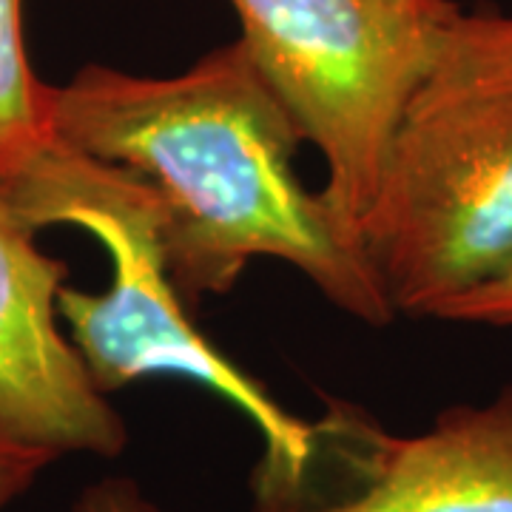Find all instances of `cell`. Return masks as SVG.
Masks as SVG:
<instances>
[{
    "mask_svg": "<svg viewBox=\"0 0 512 512\" xmlns=\"http://www.w3.org/2000/svg\"><path fill=\"white\" fill-rule=\"evenodd\" d=\"M57 458L60 456L49 453V450L20 444V441L0 433V512L12 501H18L20 495L35 484L37 476L49 464H55Z\"/></svg>",
    "mask_w": 512,
    "mask_h": 512,
    "instance_id": "9c48e42d",
    "label": "cell"
},
{
    "mask_svg": "<svg viewBox=\"0 0 512 512\" xmlns=\"http://www.w3.org/2000/svg\"><path fill=\"white\" fill-rule=\"evenodd\" d=\"M37 80L23 43V0H0V191L52 146Z\"/></svg>",
    "mask_w": 512,
    "mask_h": 512,
    "instance_id": "52a82bcc",
    "label": "cell"
},
{
    "mask_svg": "<svg viewBox=\"0 0 512 512\" xmlns=\"http://www.w3.org/2000/svg\"><path fill=\"white\" fill-rule=\"evenodd\" d=\"M259 74L322 151L319 197L353 248L404 109L458 12L453 0H231ZM365 254V251H362Z\"/></svg>",
    "mask_w": 512,
    "mask_h": 512,
    "instance_id": "277c9868",
    "label": "cell"
},
{
    "mask_svg": "<svg viewBox=\"0 0 512 512\" xmlns=\"http://www.w3.org/2000/svg\"><path fill=\"white\" fill-rule=\"evenodd\" d=\"M359 245L413 319H439L512 265V12L458 6L444 26Z\"/></svg>",
    "mask_w": 512,
    "mask_h": 512,
    "instance_id": "7a4b0ae2",
    "label": "cell"
},
{
    "mask_svg": "<svg viewBox=\"0 0 512 512\" xmlns=\"http://www.w3.org/2000/svg\"><path fill=\"white\" fill-rule=\"evenodd\" d=\"M313 424L311 481L268 512H512V384L490 402L447 407L413 436L342 399Z\"/></svg>",
    "mask_w": 512,
    "mask_h": 512,
    "instance_id": "5b68a950",
    "label": "cell"
},
{
    "mask_svg": "<svg viewBox=\"0 0 512 512\" xmlns=\"http://www.w3.org/2000/svg\"><path fill=\"white\" fill-rule=\"evenodd\" d=\"M72 512H160L134 478L111 476L89 484L77 495Z\"/></svg>",
    "mask_w": 512,
    "mask_h": 512,
    "instance_id": "30bf717a",
    "label": "cell"
},
{
    "mask_svg": "<svg viewBox=\"0 0 512 512\" xmlns=\"http://www.w3.org/2000/svg\"><path fill=\"white\" fill-rule=\"evenodd\" d=\"M66 279L69 265L43 254L0 197V433L55 456L114 458L126 421L60 330Z\"/></svg>",
    "mask_w": 512,
    "mask_h": 512,
    "instance_id": "8992f818",
    "label": "cell"
},
{
    "mask_svg": "<svg viewBox=\"0 0 512 512\" xmlns=\"http://www.w3.org/2000/svg\"><path fill=\"white\" fill-rule=\"evenodd\" d=\"M439 319L456 325L512 330V265L490 282L461 293L439 313Z\"/></svg>",
    "mask_w": 512,
    "mask_h": 512,
    "instance_id": "ba28073f",
    "label": "cell"
},
{
    "mask_svg": "<svg viewBox=\"0 0 512 512\" xmlns=\"http://www.w3.org/2000/svg\"><path fill=\"white\" fill-rule=\"evenodd\" d=\"M0 197L35 234L49 225H77L109 251V291L63 285L57 296L60 322L97 390L109 396L154 376L214 390L254 424L265 444L254 476V510L291 504L316 467V424L288 413L188 319L183 296L165 271L160 211L146 185L55 137Z\"/></svg>",
    "mask_w": 512,
    "mask_h": 512,
    "instance_id": "3957f363",
    "label": "cell"
},
{
    "mask_svg": "<svg viewBox=\"0 0 512 512\" xmlns=\"http://www.w3.org/2000/svg\"><path fill=\"white\" fill-rule=\"evenodd\" d=\"M43 117L60 143L151 191L165 271L185 308L228 293L268 256L353 319L393 322L367 256L299 180L305 137L239 40L171 77L86 66L63 86L43 83Z\"/></svg>",
    "mask_w": 512,
    "mask_h": 512,
    "instance_id": "6da1fadb",
    "label": "cell"
}]
</instances>
